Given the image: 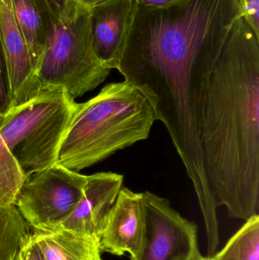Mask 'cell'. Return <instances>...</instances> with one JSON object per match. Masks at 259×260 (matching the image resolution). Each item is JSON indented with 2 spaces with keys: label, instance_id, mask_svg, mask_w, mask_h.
<instances>
[{
  "label": "cell",
  "instance_id": "23",
  "mask_svg": "<svg viewBox=\"0 0 259 260\" xmlns=\"http://www.w3.org/2000/svg\"><path fill=\"white\" fill-rule=\"evenodd\" d=\"M14 260H21V253H20L19 254H18V256H17Z\"/></svg>",
  "mask_w": 259,
  "mask_h": 260
},
{
  "label": "cell",
  "instance_id": "17",
  "mask_svg": "<svg viewBox=\"0 0 259 260\" xmlns=\"http://www.w3.org/2000/svg\"><path fill=\"white\" fill-rule=\"evenodd\" d=\"M13 108L6 55L0 40V115L5 116Z\"/></svg>",
  "mask_w": 259,
  "mask_h": 260
},
{
  "label": "cell",
  "instance_id": "19",
  "mask_svg": "<svg viewBox=\"0 0 259 260\" xmlns=\"http://www.w3.org/2000/svg\"><path fill=\"white\" fill-rule=\"evenodd\" d=\"M21 260H44L38 244L30 235V239L21 250Z\"/></svg>",
  "mask_w": 259,
  "mask_h": 260
},
{
  "label": "cell",
  "instance_id": "1",
  "mask_svg": "<svg viewBox=\"0 0 259 260\" xmlns=\"http://www.w3.org/2000/svg\"><path fill=\"white\" fill-rule=\"evenodd\" d=\"M240 15V0L137 5L117 68L150 102L191 179L205 174L201 119L216 64Z\"/></svg>",
  "mask_w": 259,
  "mask_h": 260
},
{
  "label": "cell",
  "instance_id": "8",
  "mask_svg": "<svg viewBox=\"0 0 259 260\" xmlns=\"http://www.w3.org/2000/svg\"><path fill=\"white\" fill-rule=\"evenodd\" d=\"M136 8V0H104L90 8L93 48L106 68L117 70Z\"/></svg>",
  "mask_w": 259,
  "mask_h": 260
},
{
  "label": "cell",
  "instance_id": "18",
  "mask_svg": "<svg viewBox=\"0 0 259 260\" xmlns=\"http://www.w3.org/2000/svg\"><path fill=\"white\" fill-rule=\"evenodd\" d=\"M240 16L259 37V0H240Z\"/></svg>",
  "mask_w": 259,
  "mask_h": 260
},
{
  "label": "cell",
  "instance_id": "9",
  "mask_svg": "<svg viewBox=\"0 0 259 260\" xmlns=\"http://www.w3.org/2000/svg\"><path fill=\"white\" fill-rule=\"evenodd\" d=\"M0 40L6 55L15 108L36 97L41 89L12 0H0Z\"/></svg>",
  "mask_w": 259,
  "mask_h": 260
},
{
  "label": "cell",
  "instance_id": "22",
  "mask_svg": "<svg viewBox=\"0 0 259 260\" xmlns=\"http://www.w3.org/2000/svg\"><path fill=\"white\" fill-rule=\"evenodd\" d=\"M193 260H210L209 257H205V256H202V254L199 255L197 257L195 258Z\"/></svg>",
  "mask_w": 259,
  "mask_h": 260
},
{
  "label": "cell",
  "instance_id": "21",
  "mask_svg": "<svg viewBox=\"0 0 259 260\" xmlns=\"http://www.w3.org/2000/svg\"><path fill=\"white\" fill-rule=\"evenodd\" d=\"M79 1H80L84 6L90 9V8L93 7V6H95V5L102 3V2L104 1V0H79Z\"/></svg>",
  "mask_w": 259,
  "mask_h": 260
},
{
  "label": "cell",
  "instance_id": "4",
  "mask_svg": "<svg viewBox=\"0 0 259 260\" xmlns=\"http://www.w3.org/2000/svg\"><path fill=\"white\" fill-rule=\"evenodd\" d=\"M110 73L94 53L89 9L79 0H63L36 66L41 89L65 90L76 99L95 89Z\"/></svg>",
  "mask_w": 259,
  "mask_h": 260
},
{
  "label": "cell",
  "instance_id": "10",
  "mask_svg": "<svg viewBox=\"0 0 259 260\" xmlns=\"http://www.w3.org/2000/svg\"><path fill=\"white\" fill-rule=\"evenodd\" d=\"M144 230L142 192L123 187L99 238L101 252L135 259L141 250Z\"/></svg>",
  "mask_w": 259,
  "mask_h": 260
},
{
  "label": "cell",
  "instance_id": "2",
  "mask_svg": "<svg viewBox=\"0 0 259 260\" xmlns=\"http://www.w3.org/2000/svg\"><path fill=\"white\" fill-rule=\"evenodd\" d=\"M204 171L217 208L259 210V37L242 16L219 56L200 123Z\"/></svg>",
  "mask_w": 259,
  "mask_h": 260
},
{
  "label": "cell",
  "instance_id": "7",
  "mask_svg": "<svg viewBox=\"0 0 259 260\" xmlns=\"http://www.w3.org/2000/svg\"><path fill=\"white\" fill-rule=\"evenodd\" d=\"M144 230L141 250L132 260H193L200 255L198 229L153 192H142Z\"/></svg>",
  "mask_w": 259,
  "mask_h": 260
},
{
  "label": "cell",
  "instance_id": "6",
  "mask_svg": "<svg viewBox=\"0 0 259 260\" xmlns=\"http://www.w3.org/2000/svg\"><path fill=\"white\" fill-rule=\"evenodd\" d=\"M87 176L56 165L25 177L15 206L33 232L61 229L83 195Z\"/></svg>",
  "mask_w": 259,
  "mask_h": 260
},
{
  "label": "cell",
  "instance_id": "13",
  "mask_svg": "<svg viewBox=\"0 0 259 260\" xmlns=\"http://www.w3.org/2000/svg\"><path fill=\"white\" fill-rule=\"evenodd\" d=\"M32 237L44 260H102L97 237L64 229L50 233L33 232Z\"/></svg>",
  "mask_w": 259,
  "mask_h": 260
},
{
  "label": "cell",
  "instance_id": "16",
  "mask_svg": "<svg viewBox=\"0 0 259 260\" xmlns=\"http://www.w3.org/2000/svg\"><path fill=\"white\" fill-rule=\"evenodd\" d=\"M24 180L25 176L0 136V206L15 205Z\"/></svg>",
  "mask_w": 259,
  "mask_h": 260
},
{
  "label": "cell",
  "instance_id": "5",
  "mask_svg": "<svg viewBox=\"0 0 259 260\" xmlns=\"http://www.w3.org/2000/svg\"><path fill=\"white\" fill-rule=\"evenodd\" d=\"M77 105L65 90L44 89L3 116L0 136L25 177L56 165Z\"/></svg>",
  "mask_w": 259,
  "mask_h": 260
},
{
  "label": "cell",
  "instance_id": "20",
  "mask_svg": "<svg viewBox=\"0 0 259 260\" xmlns=\"http://www.w3.org/2000/svg\"><path fill=\"white\" fill-rule=\"evenodd\" d=\"M176 1L177 0H136L138 6L153 8L163 7Z\"/></svg>",
  "mask_w": 259,
  "mask_h": 260
},
{
  "label": "cell",
  "instance_id": "15",
  "mask_svg": "<svg viewBox=\"0 0 259 260\" xmlns=\"http://www.w3.org/2000/svg\"><path fill=\"white\" fill-rule=\"evenodd\" d=\"M210 260H259V215L245 221L241 229Z\"/></svg>",
  "mask_w": 259,
  "mask_h": 260
},
{
  "label": "cell",
  "instance_id": "14",
  "mask_svg": "<svg viewBox=\"0 0 259 260\" xmlns=\"http://www.w3.org/2000/svg\"><path fill=\"white\" fill-rule=\"evenodd\" d=\"M30 235L29 225L15 205L0 206V260H14Z\"/></svg>",
  "mask_w": 259,
  "mask_h": 260
},
{
  "label": "cell",
  "instance_id": "12",
  "mask_svg": "<svg viewBox=\"0 0 259 260\" xmlns=\"http://www.w3.org/2000/svg\"><path fill=\"white\" fill-rule=\"evenodd\" d=\"M63 0H12L32 62L36 66L59 18Z\"/></svg>",
  "mask_w": 259,
  "mask_h": 260
},
{
  "label": "cell",
  "instance_id": "11",
  "mask_svg": "<svg viewBox=\"0 0 259 260\" xmlns=\"http://www.w3.org/2000/svg\"><path fill=\"white\" fill-rule=\"evenodd\" d=\"M124 177L114 172L87 176L83 195L61 229L100 238L106 218L123 188Z\"/></svg>",
  "mask_w": 259,
  "mask_h": 260
},
{
  "label": "cell",
  "instance_id": "3",
  "mask_svg": "<svg viewBox=\"0 0 259 260\" xmlns=\"http://www.w3.org/2000/svg\"><path fill=\"white\" fill-rule=\"evenodd\" d=\"M156 120L137 88L126 81L107 84L95 97L78 104L56 164L76 172L90 168L147 139Z\"/></svg>",
  "mask_w": 259,
  "mask_h": 260
}]
</instances>
